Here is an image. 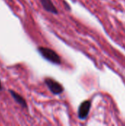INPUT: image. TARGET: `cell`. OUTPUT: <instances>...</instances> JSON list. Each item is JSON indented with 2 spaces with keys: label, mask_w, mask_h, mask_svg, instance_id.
I'll use <instances>...</instances> for the list:
<instances>
[{
  "label": "cell",
  "mask_w": 125,
  "mask_h": 126,
  "mask_svg": "<svg viewBox=\"0 0 125 126\" xmlns=\"http://www.w3.org/2000/svg\"><path fill=\"white\" fill-rule=\"evenodd\" d=\"M38 52L41 54V55L46 59V61L54 63V64H60L61 63V59L60 57L56 53L55 51L52 50L50 48L40 47L38 48Z\"/></svg>",
  "instance_id": "cell-1"
},
{
  "label": "cell",
  "mask_w": 125,
  "mask_h": 126,
  "mask_svg": "<svg viewBox=\"0 0 125 126\" xmlns=\"http://www.w3.org/2000/svg\"><path fill=\"white\" fill-rule=\"evenodd\" d=\"M44 83L48 87V89H49V91L54 94H56V95L60 94L61 93H63L64 90L63 86L52 78H46L44 80Z\"/></svg>",
  "instance_id": "cell-2"
},
{
  "label": "cell",
  "mask_w": 125,
  "mask_h": 126,
  "mask_svg": "<svg viewBox=\"0 0 125 126\" xmlns=\"http://www.w3.org/2000/svg\"><path fill=\"white\" fill-rule=\"evenodd\" d=\"M91 103L89 100H86L83 102L78 109V117L80 120H85L87 118L89 111H90V109H91Z\"/></svg>",
  "instance_id": "cell-3"
},
{
  "label": "cell",
  "mask_w": 125,
  "mask_h": 126,
  "mask_svg": "<svg viewBox=\"0 0 125 126\" xmlns=\"http://www.w3.org/2000/svg\"><path fill=\"white\" fill-rule=\"evenodd\" d=\"M41 4L45 10H46L49 13H51L52 14H57L58 11L56 8V7L52 3V0H41Z\"/></svg>",
  "instance_id": "cell-4"
},
{
  "label": "cell",
  "mask_w": 125,
  "mask_h": 126,
  "mask_svg": "<svg viewBox=\"0 0 125 126\" xmlns=\"http://www.w3.org/2000/svg\"><path fill=\"white\" fill-rule=\"evenodd\" d=\"M12 97L14 99V100L18 103L19 104L22 108H27V102L26 100L18 93H16L15 92L13 91V90H9Z\"/></svg>",
  "instance_id": "cell-5"
},
{
  "label": "cell",
  "mask_w": 125,
  "mask_h": 126,
  "mask_svg": "<svg viewBox=\"0 0 125 126\" xmlns=\"http://www.w3.org/2000/svg\"><path fill=\"white\" fill-rule=\"evenodd\" d=\"M2 90V86H1V81H0V91Z\"/></svg>",
  "instance_id": "cell-6"
}]
</instances>
